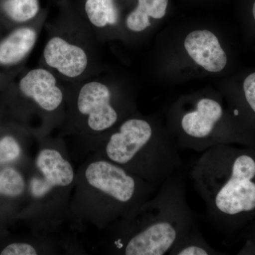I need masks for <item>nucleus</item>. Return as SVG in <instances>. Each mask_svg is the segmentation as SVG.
I'll return each mask as SVG.
<instances>
[{
    "label": "nucleus",
    "mask_w": 255,
    "mask_h": 255,
    "mask_svg": "<svg viewBox=\"0 0 255 255\" xmlns=\"http://www.w3.org/2000/svg\"><path fill=\"white\" fill-rule=\"evenodd\" d=\"M23 95L32 99L47 112H53L63 100V92L57 86L55 77L44 69H36L26 74L19 83Z\"/></svg>",
    "instance_id": "nucleus-9"
},
{
    "label": "nucleus",
    "mask_w": 255,
    "mask_h": 255,
    "mask_svg": "<svg viewBox=\"0 0 255 255\" xmlns=\"http://www.w3.org/2000/svg\"><path fill=\"white\" fill-rule=\"evenodd\" d=\"M167 4L168 0H138L137 7L128 16V28L132 31H143L151 25L149 18L163 17Z\"/></svg>",
    "instance_id": "nucleus-12"
},
{
    "label": "nucleus",
    "mask_w": 255,
    "mask_h": 255,
    "mask_svg": "<svg viewBox=\"0 0 255 255\" xmlns=\"http://www.w3.org/2000/svg\"><path fill=\"white\" fill-rule=\"evenodd\" d=\"M78 109L80 114L87 116V125L92 131H105L118 121V113L111 104L110 89L101 82H88L82 87Z\"/></svg>",
    "instance_id": "nucleus-7"
},
{
    "label": "nucleus",
    "mask_w": 255,
    "mask_h": 255,
    "mask_svg": "<svg viewBox=\"0 0 255 255\" xmlns=\"http://www.w3.org/2000/svg\"><path fill=\"white\" fill-rule=\"evenodd\" d=\"M243 90L247 102L255 113V73L247 77L243 82Z\"/></svg>",
    "instance_id": "nucleus-19"
},
{
    "label": "nucleus",
    "mask_w": 255,
    "mask_h": 255,
    "mask_svg": "<svg viewBox=\"0 0 255 255\" xmlns=\"http://www.w3.org/2000/svg\"><path fill=\"white\" fill-rule=\"evenodd\" d=\"M216 252L203 240L198 233L197 226L187 237L184 238L169 255H215Z\"/></svg>",
    "instance_id": "nucleus-14"
},
{
    "label": "nucleus",
    "mask_w": 255,
    "mask_h": 255,
    "mask_svg": "<svg viewBox=\"0 0 255 255\" xmlns=\"http://www.w3.org/2000/svg\"><path fill=\"white\" fill-rule=\"evenodd\" d=\"M4 9L11 19L17 22H25L38 14V0H6Z\"/></svg>",
    "instance_id": "nucleus-16"
},
{
    "label": "nucleus",
    "mask_w": 255,
    "mask_h": 255,
    "mask_svg": "<svg viewBox=\"0 0 255 255\" xmlns=\"http://www.w3.org/2000/svg\"><path fill=\"white\" fill-rule=\"evenodd\" d=\"M253 16H254V18L255 20V1L254 3V4H253Z\"/></svg>",
    "instance_id": "nucleus-20"
},
{
    "label": "nucleus",
    "mask_w": 255,
    "mask_h": 255,
    "mask_svg": "<svg viewBox=\"0 0 255 255\" xmlns=\"http://www.w3.org/2000/svg\"><path fill=\"white\" fill-rule=\"evenodd\" d=\"M181 172L164 182L130 216L121 220L124 231L116 246L125 255H169L196 227L187 204L185 183Z\"/></svg>",
    "instance_id": "nucleus-1"
},
{
    "label": "nucleus",
    "mask_w": 255,
    "mask_h": 255,
    "mask_svg": "<svg viewBox=\"0 0 255 255\" xmlns=\"http://www.w3.org/2000/svg\"><path fill=\"white\" fill-rule=\"evenodd\" d=\"M25 188L24 178L17 169L13 167L0 169V196L17 197L23 194Z\"/></svg>",
    "instance_id": "nucleus-15"
},
{
    "label": "nucleus",
    "mask_w": 255,
    "mask_h": 255,
    "mask_svg": "<svg viewBox=\"0 0 255 255\" xmlns=\"http://www.w3.org/2000/svg\"><path fill=\"white\" fill-rule=\"evenodd\" d=\"M38 252L34 246L28 243H15L5 247L1 251V255H36Z\"/></svg>",
    "instance_id": "nucleus-18"
},
{
    "label": "nucleus",
    "mask_w": 255,
    "mask_h": 255,
    "mask_svg": "<svg viewBox=\"0 0 255 255\" xmlns=\"http://www.w3.org/2000/svg\"><path fill=\"white\" fill-rule=\"evenodd\" d=\"M223 115L222 107L216 100L209 98L199 100L195 110L184 114L181 120V128L185 137L178 143L179 148L204 152L221 145L215 134Z\"/></svg>",
    "instance_id": "nucleus-5"
},
{
    "label": "nucleus",
    "mask_w": 255,
    "mask_h": 255,
    "mask_svg": "<svg viewBox=\"0 0 255 255\" xmlns=\"http://www.w3.org/2000/svg\"><path fill=\"white\" fill-rule=\"evenodd\" d=\"M196 190L217 226L228 219L255 210V159L247 154L231 162L226 144L203 152L191 169Z\"/></svg>",
    "instance_id": "nucleus-2"
},
{
    "label": "nucleus",
    "mask_w": 255,
    "mask_h": 255,
    "mask_svg": "<svg viewBox=\"0 0 255 255\" xmlns=\"http://www.w3.org/2000/svg\"><path fill=\"white\" fill-rule=\"evenodd\" d=\"M43 55L50 67L68 78L80 76L88 64L86 53L81 48L59 37H54L48 42Z\"/></svg>",
    "instance_id": "nucleus-10"
},
{
    "label": "nucleus",
    "mask_w": 255,
    "mask_h": 255,
    "mask_svg": "<svg viewBox=\"0 0 255 255\" xmlns=\"http://www.w3.org/2000/svg\"><path fill=\"white\" fill-rule=\"evenodd\" d=\"M85 11L90 21L97 27L114 25L118 21V10L114 0H86Z\"/></svg>",
    "instance_id": "nucleus-13"
},
{
    "label": "nucleus",
    "mask_w": 255,
    "mask_h": 255,
    "mask_svg": "<svg viewBox=\"0 0 255 255\" xmlns=\"http://www.w3.org/2000/svg\"><path fill=\"white\" fill-rule=\"evenodd\" d=\"M83 180L107 224L130 216L159 189L105 158L87 166Z\"/></svg>",
    "instance_id": "nucleus-4"
},
{
    "label": "nucleus",
    "mask_w": 255,
    "mask_h": 255,
    "mask_svg": "<svg viewBox=\"0 0 255 255\" xmlns=\"http://www.w3.org/2000/svg\"><path fill=\"white\" fill-rule=\"evenodd\" d=\"M36 34L30 28L13 31L0 43V64L11 65L19 63L34 46Z\"/></svg>",
    "instance_id": "nucleus-11"
},
{
    "label": "nucleus",
    "mask_w": 255,
    "mask_h": 255,
    "mask_svg": "<svg viewBox=\"0 0 255 255\" xmlns=\"http://www.w3.org/2000/svg\"><path fill=\"white\" fill-rule=\"evenodd\" d=\"M179 150L176 140L155 133L147 121L130 119L109 137L105 158L159 188L180 172Z\"/></svg>",
    "instance_id": "nucleus-3"
},
{
    "label": "nucleus",
    "mask_w": 255,
    "mask_h": 255,
    "mask_svg": "<svg viewBox=\"0 0 255 255\" xmlns=\"http://www.w3.org/2000/svg\"><path fill=\"white\" fill-rule=\"evenodd\" d=\"M35 163L37 174L29 183L30 193L33 199H45L54 189L71 185L75 179L73 166L55 149L40 151Z\"/></svg>",
    "instance_id": "nucleus-6"
},
{
    "label": "nucleus",
    "mask_w": 255,
    "mask_h": 255,
    "mask_svg": "<svg viewBox=\"0 0 255 255\" xmlns=\"http://www.w3.org/2000/svg\"><path fill=\"white\" fill-rule=\"evenodd\" d=\"M21 154V146L14 137L4 135L0 137V165L14 162Z\"/></svg>",
    "instance_id": "nucleus-17"
},
{
    "label": "nucleus",
    "mask_w": 255,
    "mask_h": 255,
    "mask_svg": "<svg viewBox=\"0 0 255 255\" xmlns=\"http://www.w3.org/2000/svg\"><path fill=\"white\" fill-rule=\"evenodd\" d=\"M184 47L193 60L211 73L222 71L227 64V55L214 33L196 30L186 37Z\"/></svg>",
    "instance_id": "nucleus-8"
}]
</instances>
